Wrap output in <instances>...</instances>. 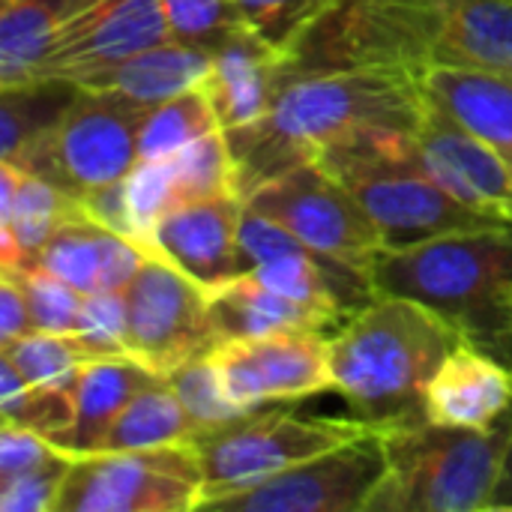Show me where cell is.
Segmentation results:
<instances>
[{
    "label": "cell",
    "mask_w": 512,
    "mask_h": 512,
    "mask_svg": "<svg viewBox=\"0 0 512 512\" xmlns=\"http://www.w3.org/2000/svg\"><path fill=\"white\" fill-rule=\"evenodd\" d=\"M429 105L420 81L396 69H288L270 111L225 132L246 201L270 177L324 150L387 132H420Z\"/></svg>",
    "instance_id": "obj_1"
},
{
    "label": "cell",
    "mask_w": 512,
    "mask_h": 512,
    "mask_svg": "<svg viewBox=\"0 0 512 512\" xmlns=\"http://www.w3.org/2000/svg\"><path fill=\"white\" fill-rule=\"evenodd\" d=\"M294 69L489 66L512 72V0H336L291 57Z\"/></svg>",
    "instance_id": "obj_2"
},
{
    "label": "cell",
    "mask_w": 512,
    "mask_h": 512,
    "mask_svg": "<svg viewBox=\"0 0 512 512\" xmlns=\"http://www.w3.org/2000/svg\"><path fill=\"white\" fill-rule=\"evenodd\" d=\"M375 297H405L512 369V225L390 246L372 270Z\"/></svg>",
    "instance_id": "obj_3"
},
{
    "label": "cell",
    "mask_w": 512,
    "mask_h": 512,
    "mask_svg": "<svg viewBox=\"0 0 512 512\" xmlns=\"http://www.w3.org/2000/svg\"><path fill=\"white\" fill-rule=\"evenodd\" d=\"M456 342V330L432 309L372 297L330 336L333 387L354 417L378 429L420 423L426 387Z\"/></svg>",
    "instance_id": "obj_4"
},
{
    "label": "cell",
    "mask_w": 512,
    "mask_h": 512,
    "mask_svg": "<svg viewBox=\"0 0 512 512\" xmlns=\"http://www.w3.org/2000/svg\"><path fill=\"white\" fill-rule=\"evenodd\" d=\"M512 435V414L495 429L405 423L381 429L387 477L366 512L489 510Z\"/></svg>",
    "instance_id": "obj_5"
},
{
    "label": "cell",
    "mask_w": 512,
    "mask_h": 512,
    "mask_svg": "<svg viewBox=\"0 0 512 512\" xmlns=\"http://www.w3.org/2000/svg\"><path fill=\"white\" fill-rule=\"evenodd\" d=\"M414 135H369L324 150L315 159L363 204V210L381 228L387 246H408L453 231L504 228L507 222L471 210L420 165L414 153Z\"/></svg>",
    "instance_id": "obj_6"
},
{
    "label": "cell",
    "mask_w": 512,
    "mask_h": 512,
    "mask_svg": "<svg viewBox=\"0 0 512 512\" xmlns=\"http://www.w3.org/2000/svg\"><path fill=\"white\" fill-rule=\"evenodd\" d=\"M372 432H378V426L360 417L333 420L300 417L291 411H243L240 417L213 426L192 441L204 474L201 510L213 498L231 495Z\"/></svg>",
    "instance_id": "obj_7"
},
{
    "label": "cell",
    "mask_w": 512,
    "mask_h": 512,
    "mask_svg": "<svg viewBox=\"0 0 512 512\" xmlns=\"http://www.w3.org/2000/svg\"><path fill=\"white\" fill-rule=\"evenodd\" d=\"M144 114V105L75 87L69 105L33 144L21 150L15 165L84 201L135 168L138 126Z\"/></svg>",
    "instance_id": "obj_8"
},
{
    "label": "cell",
    "mask_w": 512,
    "mask_h": 512,
    "mask_svg": "<svg viewBox=\"0 0 512 512\" xmlns=\"http://www.w3.org/2000/svg\"><path fill=\"white\" fill-rule=\"evenodd\" d=\"M246 207L279 222L309 249L357 270L369 282L378 258L390 249L363 204L318 159L270 177L246 195Z\"/></svg>",
    "instance_id": "obj_9"
},
{
    "label": "cell",
    "mask_w": 512,
    "mask_h": 512,
    "mask_svg": "<svg viewBox=\"0 0 512 512\" xmlns=\"http://www.w3.org/2000/svg\"><path fill=\"white\" fill-rule=\"evenodd\" d=\"M72 465L57 512L201 510L204 474L192 444L147 450L69 453Z\"/></svg>",
    "instance_id": "obj_10"
},
{
    "label": "cell",
    "mask_w": 512,
    "mask_h": 512,
    "mask_svg": "<svg viewBox=\"0 0 512 512\" xmlns=\"http://www.w3.org/2000/svg\"><path fill=\"white\" fill-rule=\"evenodd\" d=\"M126 306V354L162 378L210 354L219 342L210 291L162 255L144 258L135 279L126 285Z\"/></svg>",
    "instance_id": "obj_11"
},
{
    "label": "cell",
    "mask_w": 512,
    "mask_h": 512,
    "mask_svg": "<svg viewBox=\"0 0 512 512\" xmlns=\"http://www.w3.org/2000/svg\"><path fill=\"white\" fill-rule=\"evenodd\" d=\"M387 477L381 429L264 477L231 495L213 498L216 512H366Z\"/></svg>",
    "instance_id": "obj_12"
},
{
    "label": "cell",
    "mask_w": 512,
    "mask_h": 512,
    "mask_svg": "<svg viewBox=\"0 0 512 512\" xmlns=\"http://www.w3.org/2000/svg\"><path fill=\"white\" fill-rule=\"evenodd\" d=\"M207 357L225 396L243 411L267 402H300L336 390L330 369V336H324V330H282L267 336L222 339Z\"/></svg>",
    "instance_id": "obj_13"
},
{
    "label": "cell",
    "mask_w": 512,
    "mask_h": 512,
    "mask_svg": "<svg viewBox=\"0 0 512 512\" xmlns=\"http://www.w3.org/2000/svg\"><path fill=\"white\" fill-rule=\"evenodd\" d=\"M240 252L246 270L264 285L303 303L330 309L342 318L354 315L375 297L372 282L366 276L309 249L279 222L249 207L240 219Z\"/></svg>",
    "instance_id": "obj_14"
},
{
    "label": "cell",
    "mask_w": 512,
    "mask_h": 512,
    "mask_svg": "<svg viewBox=\"0 0 512 512\" xmlns=\"http://www.w3.org/2000/svg\"><path fill=\"white\" fill-rule=\"evenodd\" d=\"M168 39L174 36L162 0H102L51 39L45 54L21 84L66 81L81 69L123 60Z\"/></svg>",
    "instance_id": "obj_15"
},
{
    "label": "cell",
    "mask_w": 512,
    "mask_h": 512,
    "mask_svg": "<svg viewBox=\"0 0 512 512\" xmlns=\"http://www.w3.org/2000/svg\"><path fill=\"white\" fill-rule=\"evenodd\" d=\"M414 153L462 204L512 225V162L507 153L435 111L426 114V123L414 135Z\"/></svg>",
    "instance_id": "obj_16"
},
{
    "label": "cell",
    "mask_w": 512,
    "mask_h": 512,
    "mask_svg": "<svg viewBox=\"0 0 512 512\" xmlns=\"http://www.w3.org/2000/svg\"><path fill=\"white\" fill-rule=\"evenodd\" d=\"M246 201L240 195H216L174 207L153 228V249L204 288H216L240 273V219Z\"/></svg>",
    "instance_id": "obj_17"
},
{
    "label": "cell",
    "mask_w": 512,
    "mask_h": 512,
    "mask_svg": "<svg viewBox=\"0 0 512 512\" xmlns=\"http://www.w3.org/2000/svg\"><path fill=\"white\" fill-rule=\"evenodd\" d=\"M288 69L291 57L246 24L216 45L204 90L219 114L222 129L234 132L261 120L270 111Z\"/></svg>",
    "instance_id": "obj_18"
},
{
    "label": "cell",
    "mask_w": 512,
    "mask_h": 512,
    "mask_svg": "<svg viewBox=\"0 0 512 512\" xmlns=\"http://www.w3.org/2000/svg\"><path fill=\"white\" fill-rule=\"evenodd\" d=\"M426 420L459 429H495L512 414V369L456 342L426 387Z\"/></svg>",
    "instance_id": "obj_19"
},
{
    "label": "cell",
    "mask_w": 512,
    "mask_h": 512,
    "mask_svg": "<svg viewBox=\"0 0 512 512\" xmlns=\"http://www.w3.org/2000/svg\"><path fill=\"white\" fill-rule=\"evenodd\" d=\"M414 78L420 81L429 111L501 153H510L512 72L489 66H429Z\"/></svg>",
    "instance_id": "obj_20"
},
{
    "label": "cell",
    "mask_w": 512,
    "mask_h": 512,
    "mask_svg": "<svg viewBox=\"0 0 512 512\" xmlns=\"http://www.w3.org/2000/svg\"><path fill=\"white\" fill-rule=\"evenodd\" d=\"M210 66H213L210 51L180 42V39H168L138 54H129L123 60L81 69L69 75L66 81L84 90L111 93L126 102L153 108L183 90L204 84L210 75Z\"/></svg>",
    "instance_id": "obj_21"
},
{
    "label": "cell",
    "mask_w": 512,
    "mask_h": 512,
    "mask_svg": "<svg viewBox=\"0 0 512 512\" xmlns=\"http://www.w3.org/2000/svg\"><path fill=\"white\" fill-rule=\"evenodd\" d=\"M150 252L129 237L99 225L90 213L66 222L33 258L30 267H45L75 285L81 294L123 291Z\"/></svg>",
    "instance_id": "obj_22"
},
{
    "label": "cell",
    "mask_w": 512,
    "mask_h": 512,
    "mask_svg": "<svg viewBox=\"0 0 512 512\" xmlns=\"http://www.w3.org/2000/svg\"><path fill=\"white\" fill-rule=\"evenodd\" d=\"M207 291H210V309H213L219 342L243 339V336H267L282 330H330L345 321L330 309L303 303L297 297H288L264 285L249 270Z\"/></svg>",
    "instance_id": "obj_23"
},
{
    "label": "cell",
    "mask_w": 512,
    "mask_h": 512,
    "mask_svg": "<svg viewBox=\"0 0 512 512\" xmlns=\"http://www.w3.org/2000/svg\"><path fill=\"white\" fill-rule=\"evenodd\" d=\"M162 375L147 369L129 354L96 357L84 366L75 384V423L72 429L54 441L66 453H90L102 447L117 414L147 387L159 384Z\"/></svg>",
    "instance_id": "obj_24"
},
{
    "label": "cell",
    "mask_w": 512,
    "mask_h": 512,
    "mask_svg": "<svg viewBox=\"0 0 512 512\" xmlns=\"http://www.w3.org/2000/svg\"><path fill=\"white\" fill-rule=\"evenodd\" d=\"M84 204L48 180L0 159V225L12 231L21 246L24 267L33 264L39 249L72 219L84 216ZM21 270V267H18Z\"/></svg>",
    "instance_id": "obj_25"
},
{
    "label": "cell",
    "mask_w": 512,
    "mask_h": 512,
    "mask_svg": "<svg viewBox=\"0 0 512 512\" xmlns=\"http://www.w3.org/2000/svg\"><path fill=\"white\" fill-rule=\"evenodd\" d=\"M102 0H0V87L21 84L51 39Z\"/></svg>",
    "instance_id": "obj_26"
},
{
    "label": "cell",
    "mask_w": 512,
    "mask_h": 512,
    "mask_svg": "<svg viewBox=\"0 0 512 512\" xmlns=\"http://www.w3.org/2000/svg\"><path fill=\"white\" fill-rule=\"evenodd\" d=\"M198 426L177 399V393L162 378L159 384L141 390L111 423L99 450H147L168 444H192Z\"/></svg>",
    "instance_id": "obj_27"
},
{
    "label": "cell",
    "mask_w": 512,
    "mask_h": 512,
    "mask_svg": "<svg viewBox=\"0 0 512 512\" xmlns=\"http://www.w3.org/2000/svg\"><path fill=\"white\" fill-rule=\"evenodd\" d=\"M222 129L204 84L147 108L138 126V162L168 159L192 141Z\"/></svg>",
    "instance_id": "obj_28"
},
{
    "label": "cell",
    "mask_w": 512,
    "mask_h": 512,
    "mask_svg": "<svg viewBox=\"0 0 512 512\" xmlns=\"http://www.w3.org/2000/svg\"><path fill=\"white\" fill-rule=\"evenodd\" d=\"M0 423L24 426L60 441L75 423V390L33 384L6 357H0Z\"/></svg>",
    "instance_id": "obj_29"
},
{
    "label": "cell",
    "mask_w": 512,
    "mask_h": 512,
    "mask_svg": "<svg viewBox=\"0 0 512 512\" xmlns=\"http://www.w3.org/2000/svg\"><path fill=\"white\" fill-rule=\"evenodd\" d=\"M75 96L72 81H27L0 87V159L15 162Z\"/></svg>",
    "instance_id": "obj_30"
},
{
    "label": "cell",
    "mask_w": 512,
    "mask_h": 512,
    "mask_svg": "<svg viewBox=\"0 0 512 512\" xmlns=\"http://www.w3.org/2000/svg\"><path fill=\"white\" fill-rule=\"evenodd\" d=\"M165 162L171 171L177 207L189 201H201V198H216V195H240L234 156H231L225 129H216L192 141L189 147L177 150Z\"/></svg>",
    "instance_id": "obj_31"
},
{
    "label": "cell",
    "mask_w": 512,
    "mask_h": 512,
    "mask_svg": "<svg viewBox=\"0 0 512 512\" xmlns=\"http://www.w3.org/2000/svg\"><path fill=\"white\" fill-rule=\"evenodd\" d=\"M0 357H6L33 384H54L69 390H75L84 366L96 360V354L87 348V342L78 333H45V330L24 333L12 345L0 348Z\"/></svg>",
    "instance_id": "obj_32"
},
{
    "label": "cell",
    "mask_w": 512,
    "mask_h": 512,
    "mask_svg": "<svg viewBox=\"0 0 512 512\" xmlns=\"http://www.w3.org/2000/svg\"><path fill=\"white\" fill-rule=\"evenodd\" d=\"M333 6L336 0H237L243 24L288 57Z\"/></svg>",
    "instance_id": "obj_33"
},
{
    "label": "cell",
    "mask_w": 512,
    "mask_h": 512,
    "mask_svg": "<svg viewBox=\"0 0 512 512\" xmlns=\"http://www.w3.org/2000/svg\"><path fill=\"white\" fill-rule=\"evenodd\" d=\"M3 273H12L18 279V285L27 297L33 330L78 333L87 294H81L75 285H69L66 279L54 276L45 267H21V270H3Z\"/></svg>",
    "instance_id": "obj_34"
},
{
    "label": "cell",
    "mask_w": 512,
    "mask_h": 512,
    "mask_svg": "<svg viewBox=\"0 0 512 512\" xmlns=\"http://www.w3.org/2000/svg\"><path fill=\"white\" fill-rule=\"evenodd\" d=\"M168 387L177 393V399L183 402V408L189 411V417L195 420L198 426V435L213 429V426H222L234 417L243 414V408H237L225 390H222V381L210 363V357H195L189 363H183L180 369H174L168 378Z\"/></svg>",
    "instance_id": "obj_35"
},
{
    "label": "cell",
    "mask_w": 512,
    "mask_h": 512,
    "mask_svg": "<svg viewBox=\"0 0 512 512\" xmlns=\"http://www.w3.org/2000/svg\"><path fill=\"white\" fill-rule=\"evenodd\" d=\"M171 36L213 54L237 27H243L237 0H162Z\"/></svg>",
    "instance_id": "obj_36"
},
{
    "label": "cell",
    "mask_w": 512,
    "mask_h": 512,
    "mask_svg": "<svg viewBox=\"0 0 512 512\" xmlns=\"http://www.w3.org/2000/svg\"><path fill=\"white\" fill-rule=\"evenodd\" d=\"M78 336L96 357H117L126 354L129 336V306L126 288L123 291H96L84 297Z\"/></svg>",
    "instance_id": "obj_37"
},
{
    "label": "cell",
    "mask_w": 512,
    "mask_h": 512,
    "mask_svg": "<svg viewBox=\"0 0 512 512\" xmlns=\"http://www.w3.org/2000/svg\"><path fill=\"white\" fill-rule=\"evenodd\" d=\"M72 456L36 468L24 477H15L12 483L0 486V512H57V501L69 474Z\"/></svg>",
    "instance_id": "obj_38"
},
{
    "label": "cell",
    "mask_w": 512,
    "mask_h": 512,
    "mask_svg": "<svg viewBox=\"0 0 512 512\" xmlns=\"http://www.w3.org/2000/svg\"><path fill=\"white\" fill-rule=\"evenodd\" d=\"M66 450L51 438L30 432L24 426L0 423V486L63 459Z\"/></svg>",
    "instance_id": "obj_39"
},
{
    "label": "cell",
    "mask_w": 512,
    "mask_h": 512,
    "mask_svg": "<svg viewBox=\"0 0 512 512\" xmlns=\"http://www.w3.org/2000/svg\"><path fill=\"white\" fill-rule=\"evenodd\" d=\"M30 330H33V321H30V309H27V297H24L18 279L12 273L0 270V348L12 345L15 339H21Z\"/></svg>",
    "instance_id": "obj_40"
},
{
    "label": "cell",
    "mask_w": 512,
    "mask_h": 512,
    "mask_svg": "<svg viewBox=\"0 0 512 512\" xmlns=\"http://www.w3.org/2000/svg\"><path fill=\"white\" fill-rule=\"evenodd\" d=\"M489 510H512V435L510 441H507V450H504V462H501L498 483H495L492 498H489Z\"/></svg>",
    "instance_id": "obj_41"
},
{
    "label": "cell",
    "mask_w": 512,
    "mask_h": 512,
    "mask_svg": "<svg viewBox=\"0 0 512 512\" xmlns=\"http://www.w3.org/2000/svg\"><path fill=\"white\" fill-rule=\"evenodd\" d=\"M507 159H510V162H512V150H510V153H507Z\"/></svg>",
    "instance_id": "obj_42"
}]
</instances>
